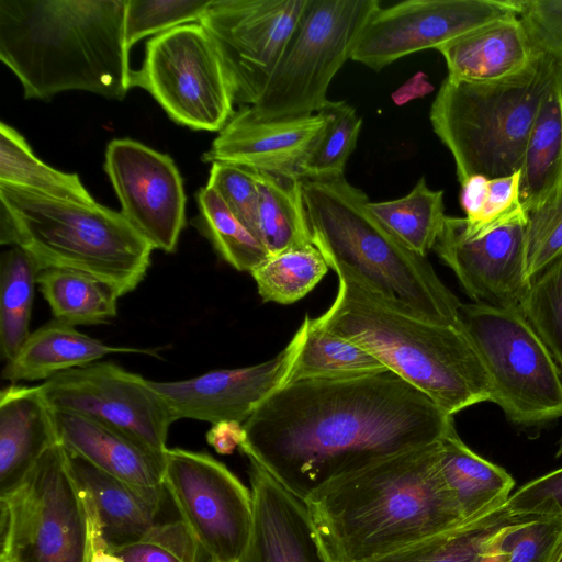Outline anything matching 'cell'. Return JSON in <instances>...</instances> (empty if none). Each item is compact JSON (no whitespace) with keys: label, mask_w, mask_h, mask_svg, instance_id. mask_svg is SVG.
Masks as SVG:
<instances>
[{"label":"cell","mask_w":562,"mask_h":562,"mask_svg":"<svg viewBox=\"0 0 562 562\" xmlns=\"http://www.w3.org/2000/svg\"><path fill=\"white\" fill-rule=\"evenodd\" d=\"M459 316L512 425L536 432L562 417L560 367L520 311L473 302Z\"/></svg>","instance_id":"obj_8"},{"label":"cell","mask_w":562,"mask_h":562,"mask_svg":"<svg viewBox=\"0 0 562 562\" xmlns=\"http://www.w3.org/2000/svg\"><path fill=\"white\" fill-rule=\"evenodd\" d=\"M57 442L97 469L147 491H165L164 458L126 434L79 414L52 409Z\"/></svg>","instance_id":"obj_21"},{"label":"cell","mask_w":562,"mask_h":562,"mask_svg":"<svg viewBox=\"0 0 562 562\" xmlns=\"http://www.w3.org/2000/svg\"><path fill=\"white\" fill-rule=\"evenodd\" d=\"M504 507L520 519L562 516V467L521 485Z\"/></svg>","instance_id":"obj_45"},{"label":"cell","mask_w":562,"mask_h":562,"mask_svg":"<svg viewBox=\"0 0 562 562\" xmlns=\"http://www.w3.org/2000/svg\"><path fill=\"white\" fill-rule=\"evenodd\" d=\"M293 338L296 342V353L288 383L301 380L355 378L389 370L372 353L350 340L325 330L308 316H305Z\"/></svg>","instance_id":"obj_30"},{"label":"cell","mask_w":562,"mask_h":562,"mask_svg":"<svg viewBox=\"0 0 562 562\" xmlns=\"http://www.w3.org/2000/svg\"><path fill=\"white\" fill-rule=\"evenodd\" d=\"M555 562H562V550H561V552L559 553V555H558V558H557Z\"/></svg>","instance_id":"obj_51"},{"label":"cell","mask_w":562,"mask_h":562,"mask_svg":"<svg viewBox=\"0 0 562 562\" xmlns=\"http://www.w3.org/2000/svg\"><path fill=\"white\" fill-rule=\"evenodd\" d=\"M125 0H0V59L25 99L83 90L123 100L131 86Z\"/></svg>","instance_id":"obj_3"},{"label":"cell","mask_w":562,"mask_h":562,"mask_svg":"<svg viewBox=\"0 0 562 562\" xmlns=\"http://www.w3.org/2000/svg\"><path fill=\"white\" fill-rule=\"evenodd\" d=\"M307 0H212L199 23L214 40L235 103L254 105L281 60Z\"/></svg>","instance_id":"obj_14"},{"label":"cell","mask_w":562,"mask_h":562,"mask_svg":"<svg viewBox=\"0 0 562 562\" xmlns=\"http://www.w3.org/2000/svg\"><path fill=\"white\" fill-rule=\"evenodd\" d=\"M38 389L50 409L98 420L165 458L176 419L149 380L112 362H93L58 373Z\"/></svg>","instance_id":"obj_13"},{"label":"cell","mask_w":562,"mask_h":562,"mask_svg":"<svg viewBox=\"0 0 562 562\" xmlns=\"http://www.w3.org/2000/svg\"><path fill=\"white\" fill-rule=\"evenodd\" d=\"M112 353L158 357L154 349L110 346L52 319L32 331L15 356L5 361L1 379L12 384L46 381L58 373L98 362Z\"/></svg>","instance_id":"obj_25"},{"label":"cell","mask_w":562,"mask_h":562,"mask_svg":"<svg viewBox=\"0 0 562 562\" xmlns=\"http://www.w3.org/2000/svg\"><path fill=\"white\" fill-rule=\"evenodd\" d=\"M326 123L299 167L301 179L342 177L362 125L356 109L346 101L327 102L319 110Z\"/></svg>","instance_id":"obj_37"},{"label":"cell","mask_w":562,"mask_h":562,"mask_svg":"<svg viewBox=\"0 0 562 562\" xmlns=\"http://www.w3.org/2000/svg\"><path fill=\"white\" fill-rule=\"evenodd\" d=\"M325 123L321 111L307 116L265 119L251 106H241L218 132L202 161L299 177L300 164Z\"/></svg>","instance_id":"obj_19"},{"label":"cell","mask_w":562,"mask_h":562,"mask_svg":"<svg viewBox=\"0 0 562 562\" xmlns=\"http://www.w3.org/2000/svg\"><path fill=\"white\" fill-rule=\"evenodd\" d=\"M240 451L302 501L325 483L441 440L454 426L391 370L290 382L243 424Z\"/></svg>","instance_id":"obj_1"},{"label":"cell","mask_w":562,"mask_h":562,"mask_svg":"<svg viewBox=\"0 0 562 562\" xmlns=\"http://www.w3.org/2000/svg\"><path fill=\"white\" fill-rule=\"evenodd\" d=\"M85 497L89 513L91 529L89 562H123L122 558L114 550H112L103 539L100 525L95 512L92 507V504L90 503L86 494Z\"/></svg>","instance_id":"obj_49"},{"label":"cell","mask_w":562,"mask_h":562,"mask_svg":"<svg viewBox=\"0 0 562 562\" xmlns=\"http://www.w3.org/2000/svg\"><path fill=\"white\" fill-rule=\"evenodd\" d=\"M164 488L211 562H239L249 543L254 502L250 488L204 452L167 449Z\"/></svg>","instance_id":"obj_12"},{"label":"cell","mask_w":562,"mask_h":562,"mask_svg":"<svg viewBox=\"0 0 562 562\" xmlns=\"http://www.w3.org/2000/svg\"><path fill=\"white\" fill-rule=\"evenodd\" d=\"M562 457V435L558 441V448H557V452H555V458H560Z\"/></svg>","instance_id":"obj_50"},{"label":"cell","mask_w":562,"mask_h":562,"mask_svg":"<svg viewBox=\"0 0 562 562\" xmlns=\"http://www.w3.org/2000/svg\"><path fill=\"white\" fill-rule=\"evenodd\" d=\"M303 501L329 562H359L468 520L443 479L440 440L336 477Z\"/></svg>","instance_id":"obj_2"},{"label":"cell","mask_w":562,"mask_h":562,"mask_svg":"<svg viewBox=\"0 0 562 562\" xmlns=\"http://www.w3.org/2000/svg\"><path fill=\"white\" fill-rule=\"evenodd\" d=\"M248 460L254 520L247 550L239 562H329L304 501L256 461Z\"/></svg>","instance_id":"obj_20"},{"label":"cell","mask_w":562,"mask_h":562,"mask_svg":"<svg viewBox=\"0 0 562 562\" xmlns=\"http://www.w3.org/2000/svg\"><path fill=\"white\" fill-rule=\"evenodd\" d=\"M328 268L322 251L311 243L270 256L250 273L262 301L291 304L311 292Z\"/></svg>","instance_id":"obj_35"},{"label":"cell","mask_w":562,"mask_h":562,"mask_svg":"<svg viewBox=\"0 0 562 562\" xmlns=\"http://www.w3.org/2000/svg\"><path fill=\"white\" fill-rule=\"evenodd\" d=\"M0 562H89L86 497L59 443L0 494Z\"/></svg>","instance_id":"obj_9"},{"label":"cell","mask_w":562,"mask_h":562,"mask_svg":"<svg viewBox=\"0 0 562 562\" xmlns=\"http://www.w3.org/2000/svg\"><path fill=\"white\" fill-rule=\"evenodd\" d=\"M562 195V71L541 101L521 168L520 201L527 213Z\"/></svg>","instance_id":"obj_26"},{"label":"cell","mask_w":562,"mask_h":562,"mask_svg":"<svg viewBox=\"0 0 562 562\" xmlns=\"http://www.w3.org/2000/svg\"><path fill=\"white\" fill-rule=\"evenodd\" d=\"M521 170L488 179L487 199L481 216L473 223L460 217L467 237H480L502 226L527 223L528 213L520 201Z\"/></svg>","instance_id":"obj_42"},{"label":"cell","mask_w":562,"mask_h":562,"mask_svg":"<svg viewBox=\"0 0 562 562\" xmlns=\"http://www.w3.org/2000/svg\"><path fill=\"white\" fill-rule=\"evenodd\" d=\"M562 550V516L538 517L513 522L498 531L491 543L497 562H555Z\"/></svg>","instance_id":"obj_38"},{"label":"cell","mask_w":562,"mask_h":562,"mask_svg":"<svg viewBox=\"0 0 562 562\" xmlns=\"http://www.w3.org/2000/svg\"><path fill=\"white\" fill-rule=\"evenodd\" d=\"M199 225L218 256L238 271L251 272L270 254L254 233L206 186L196 194Z\"/></svg>","instance_id":"obj_36"},{"label":"cell","mask_w":562,"mask_h":562,"mask_svg":"<svg viewBox=\"0 0 562 562\" xmlns=\"http://www.w3.org/2000/svg\"><path fill=\"white\" fill-rule=\"evenodd\" d=\"M313 244L367 290L402 312L461 326V302L427 257L405 246L369 210L345 176L301 179Z\"/></svg>","instance_id":"obj_5"},{"label":"cell","mask_w":562,"mask_h":562,"mask_svg":"<svg viewBox=\"0 0 562 562\" xmlns=\"http://www.w3.org/2000/svg\"><path fill=\"white\" fill-rule=\"evenodd\" d=\"M104 169L132 226L154 249L176 251L186 225V194L172 158L116 138L106 147Z\"/></svg>","instance_id":"obj_16"},{"label":"cell","mask_w":562,"mask_h":562,"mask_svg":"<svg viewBox=\"0 0 562 562\" xmlns=\"http://www.w3.org/2000/svg\"><path fill=\"white\" fill-rule=\"evenodd\" d=\"M0 243L45 269L74 270L117 296L145 278L154 248L121 212L0 183Z\"/></svg>","instance_id":"obj_6"},{"label":"cell","mask_w":562,"mask_h":562,"mask_svg":"<svg viewBox=\"0 0 562 562\" xmlns=\"http://www.w3.org/2000/svg\"><path fill=\"white\" fill-rule=\"evenodd\" d=\"M527 223L467 237L460 217L446 216L434 250L474 303L520 311L531 285L527 272Z\"/></svg>","instance_id":"obj_17"},{"label":"cell","mask_w":562,"mask_h":562,"mask_svg":"<svg viewBox=\"0 0 562 562\" xmlns=\"http://www.w3.org/2000/svg\"><path fill=\"white\" fill-rule=\"evenodd\" d=\"M533 47L562 66V0H517Z\"/></svg>","instance_id":"obj_46"},{"label":"cell","mask_w":562,"mask_h":562,"mask_svg":"<svg viewBox=\"0 0 562 562\" xmlns=\"http://www.w3.org/2000/svg\"><path fill=\"white\" fill-rule=\"evenodd\" d=\"M57 442L52 409L38 385L0 392V494L15 487Z\"/></svg>","instance_id":"obj_24"},{"label":"cell","mask_w":562,"mask_h":562,"mask_svg":"<svg viewBox=\"0 0 562 562\" xmlns=\"http://www.w3.org/2000/svg\"><path fill=\"white\" fill-rule=\"evenodd\" d=\"M295 353L292 338L277 356L258 364L212 370L180 381L149 382L176 420L244 424L263 400L288 383Z\"/></svg>","instance_id":"obj_18"},{"label":"cell","mask_w":562,"mask_h":562,"mask_svg":"<svg viewBox=\"0 0 562 562\" xmlns=\"http://www.w3.org/2000/svg\"><path fill=\"white\" fill-rule=\"evenodd\" d=\"M379 0H307L292 38L252 108L265 119L307 116L351 55Z\"/></svg>","instance_id":"obj_10"},{"label":"cell","mask_w":562,"mask_h":562,"mask_svg":"<svg viewBox=\"0 0 562 562\" xmlns=\"http://www.w3.org/2000/svg\"><path fill=\"white\" fill-rule=\"evenodd\" d=\"M40 269L21 248L11 247L0 259V351L12 359L31 334L30 321Z\"/></svg>","instance_id":"obj_34"},{"label":"cell","mask_w":562,"mask_h":562,"mask_svg":"<svg viewBox=\"0 0 562 562\" xmlns=\"http://www.w3.org/2000/svg\"><path fill=\"white\" fill-rule=\"evenodd\" d=\"M245 440L241 423L224 420L213 424L206 432L207 443L220 454H231L240 448Z\"/></svg>","instance_id":"obj_48"},{"label":"cell","mask_w":562,"mask_h":562,"mask_svg":"<svg viewBox=\"0 0 562 562\" xmlns=\"http://www.w3.org/2000/svg\"><path fill=\"white\" fill-rule=\"evenodd\" d=\"M0 183L76 202H94L77 173L56 170L40 160L24 137L4 122L0 124Z\"/></svg>","instance_id":"obj_33"},{"label":"cell","mask_w":562,"mask_h":562,"mask_svg":"<svg viewBox=\"0 0 562 562\" xmlns=\"http://www.w3.org/2000/svg\"><path fill=\"white\" fill-rule=\"evenodd\" d=\"M524 520L504 505L448 530L359 562H487L491 543L504 527Z\"/></svg>","instance_id":"obj_28"},{"label":"cell","mask_w":562,"mask_h":562,"mask_svg":"<svg viewBox=\"0 0 562 562\" xmlns=\"http://www.w3.org/2000/svg\"><path fill=\"white\" fill-rule=\"evenodd\" d=\"M330 269L338 291L330 307L314 318L318 326L372 353L450 416L491 402L488 375L462 326L402 312L341 268Z\"/></svg>","instance_id":"obj_4"},{"label":"cell","mask_w":562,"mask_h":562,"mask_svg":"<svg viewBox=\"0 0 562 562\" xmlns=\"http://www.w3.org/2000/svg\"><path fill=\"white\" fill-rule=\"evenodd\" d=\"M37 284L53 319L68 326L109 323L117 314V294L106 284L68 269H45Z\"/></svg>","instance_id":"obj_31"},{"label":"cell","mask_w":562,"mask_h":562,"mask_svg":"<svg viewBox=\"0 0 562 562\" xmlns=\"http://www.w3.org/2000/svg\"><path fill=\"white\" fill-rule=\"evenodd\" d=\"M131 86L148 91L173 122L192 130L220 132L235 113L224 60L199 22L151 37Z\"/></svg>","instance_id":"obj_11"},{"label":"cell","mask_w":562,"mask_h":562,"mask_svg":"<svg viewBox=\"0 0 562 562\" xmlns=\"http://www.w3.org/2000/svg\"><path fill=\"white\" fill-rule=\"evenodd\" d=\"M368 207L395 237L423 257L434 250L447 216L443 191L430 189L425 177H420L406 195L369 201Z\"/></svg>","instance_id":"obj_32"},{"label":"cell","mask_w":562,"mask_h":562,"mask_svg":"<svg viewBox=\"0 0 562 562\" xmlns=\"http://www.w3.org/2000/svg\"><path fill=\"white\" fill-rule=\"evenodd\" d=\"M460 204L465 213V221L475 222L482 214L486 199L488 178L475 175L467 178L461 183Z\"/></svg>","instance_id":"obj_47"},{"label":"cell","mask_w":562,"mask_h":562,"mask_svg":"<svg viewBox=\"0 0 562 562\" xmlns=\"http://www.w3.org/2000/svg\"><path fill=\"white\" fill-rule=\"evenodd\" d=\"M75 477L95 512L111 549L145 537L157 524L166 491H147L112 476L69 452Z\"/></svg>","instance_id":"obj_23"},{"label":"cell","mask_w":562,"mask_h":562,"mask_svg":"<svg viewBox=\"0 0 562 562\" xmlns=\"http://www.w3.org/2000/svg\"><path fill=\"white\" fill-rule=\"evenodd\" d=\"M525 237L527 272L532 281L562 255V195L528 213Z\"/></svg>","instance_id":"obj_43"},{"label":"cell","mask_w":562,"mask_h":562,"mask_svg":"<svg viewBox=\"0 0 562 562\" xmlns=\"http://www.w3.org/2000/svg\"><path fill=\"white\" fill-rule=\"evenodd\" d=\"M209 562H211V561H209Z\"/></svg>","instance_id":"obj_52"},{"label":"cell","mask_w":562,"mask_h":562,"mask_svg":"<svg viewBox=\"0 0 562 562\" xmlns=\"http://www.w3.org/2000/svg\"><path fill=\"white\" fill-rule=\"evenodd\" d=\"M520 312L562 368V255L532 279Z\"/></svg>","instance_id":"obj_39"},{"label":"cell","mask_w":562,"mask_h":562,"mask_svg":"<svg viewBox=\"0 0 562 562\" xmlns=\"http://www.w3.org/2000/svg\"><path fill=\"white\" fill-rule=\"evenodd\" d=\"M560 71L558 61L537 50L526 70L502 81H442L429 119L460 183L475 175L491 179L521 170L541 101Z\"/></svg>","instance_id":"obj_7"},{"label":"cell","mask_w":562,"mask_h":562,"mask_svg":"<svg viewBox=\"0 0 562 562\" xmlns=\"http://www.w3.org/2000/svg\"><path fill=\"white\" fill-rule=\"evenodd\" d=\"M440 467L465 519L504 505L515 486L512 475L471 450L454 426L440 440Z\"/></svg>","instance_id":"obj_27"},{"label":"cell","mask_w":562,"mask_h":562,"mask_svg":"<svg viewBox=\"0 0 562 562\" xmlns=\"http://www.w3.org/2000/svg\"><path fill=\"white\" fill-rule=\"evenodd\" d=\"M518 14L517 0H407L370 15L351 60L375 71L448 43L496 20Z\"/></svg>","instance_id":"obj_15"},{"label":"cell","mask_w":562,"mask_h":562,"mask_svg":"<svg viewBox=\"0 0 562 562\" xmlns=\"http://www.w3.org/2000/svg\"><path fill=\"white\" fill-rule=\"evenodd\" d=\"M200 546L181 519L157 524L145 537L112 549L123 562H198Z\"/></svg>","instance_id":"obj_41"},{"label":"cell","mask_w":562,"mask_h":562,"mask_svg":"<svg viewBox=\"0 0 562 562\" xmlns=\"http://www.w3.org/2000/svg\"><path fill=\"white\" fill-rule=\"evenodd\" d=\"M438 50L446 60L447 77L469 82H496L517 76L537 54L518 14L491 22Z\"/></svg>","instance_id":"obj_22"},{"label":"cell","mask_w":562,"mask_h":562,"mask_svg":"<svg viewBox=\"0 0 562 562\" xmlns=\"http://www.w3.org/2000/svg\"><path fill=\"white\" fill-rule=\"evenodd\" d=\"M212 0H128L125 41L128 49L148 35L199 22Z\"/></svg>","instance_id":"obj_40"},{"label":"cell","mask_w":562,"mask_h":562,"mask_svg":"<svg viewBox=\"0 0 562 562\" xmlns=\"http://www.w3.org/2000/svg\"><path fill=\"white\" fill-rule=\"evenodd\" d=\"M206 187L214 190L255 235L258 186L254 169L224 161L212 162Z\"/></svg>","instance_id":"obj_44"},{"label":"cell","mask_w":562,"mask_h":562,"mask_svg":"<svg viewBox=\"0 0 562 562\" xmlns=\"http://www.w3.org/2000/svg\"><path fill=\"white\" fill-rule=\"evenodd\" d=\"M254 172L258 186L255 235L270 256L313 243L301 178Z\"/></svg>","instance_id":"obj_29"}]
</instances>
